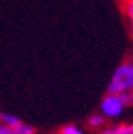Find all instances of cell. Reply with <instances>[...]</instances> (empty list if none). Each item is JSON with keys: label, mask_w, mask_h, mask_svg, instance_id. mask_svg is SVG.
Returning a JSON list of instances; mask_svg holds the SVG:
<instances>
[{"label": "cell", "mask_w": 133, "mask_h": 134, "mask_svg": "<svg viewBox=\"0 0 133 134\" xmlns=\"http://www.w3.org/2000/svg\"><path fill=\"white\" fill-rule=\"evenodd\" d=\"M22 123V119L15 115H10V113H0V124L8 126V128H17V126Z\"/></svg>", "instance_id": "cell-4"}, {"label": "cell", "mask_w": 133, "mask_h": 134, "mask_svg": "<svg viewBox=\"0 0 133 134\" xmlns=\"http://www.w3.org/2000/svg\"><path fill=\"white\" fill-rule=\"evenodd\" d=\"M133 92V62H123L117 67L114 75L110 79L107 93H122Z\"/></svg>", "instance_id": "cell-1"}, {"label": "cell", "mask_w": 133, "mask_h": 134, "mask_svg": "<svg viewBox=\"0 0 133 134\" xmlns=\"http://www.w3.org/2000/svg\"><path fill=\"white\" fill-rule=\"evenodd\" d=\"M13 131H15V134H36V131H35V128L33 126H30V124H26V123H20L17 128H13Z\"/></svg>", "instance_id": "cell-6"}, {"label": "cell", "mask_w": 133, "mask_h": 134, "mask_svg": "<svg viewBox=\"0 0 133 134\" xmlns=\"http://www.w3.org/2000/svg\"><path fill=\"white\" fill-rule=\"evenodd\" d=\"M59 134H85V131L81 129V128H77V126H74V124H68V126H64V128L61 129Z\"/></svg>", "instance_id": "cell-7"}, {"label": "cell", "mask_w": 133, "mask_h": 134, "mask_svg": "<svg viewBox=\"0 0 133 134\" xmlns=\"http://www.w3.org/2000/svg\"><path fill=\"white\" fill-rule=\"evenodd\" d=\"M87 123H89L90 128H104L105 126V116L102 115V113L100 115H92Z\"/></svg>", "instance_id": "cell-5"}, {"label": "cell", "mask_w": 133, "mask_h": 134, "mask_svg": "<svg viewBox=\"0 0 133 134\" xmlns=\"http://www.w3.org/2000/svg\"><path fill=\"white\" fill-rule=\"evenodd\" d=\"M125 105L118 93H107L100 103V113L105 118H118L123 113Z\"/></svg>", "instance_id": "cell-2"}, {"label": "cell", "mask_w": 133, "mask_h": 134, "mask_svg": "<svg viewBox=\"0 0 133 134\" xmlns=\"http://www.w3.org/2000/svg\"><path fill=\"white\" fill-rule=\"evenodd\" d=\"M125 12H127V16L130 20V30H131V36H133V0H127Z\"/></svg>", "instance_id": "cell-8"}, {"label": "cell", "mask_w": 133, "mask_h": 134, "mask_svg": "<svg viewBox=\"0 0 133 134\" xmlns=\"http://www.w3.org/2000/svg\"><path fill=\"white\" fill-rule=\"evenodd\" d=\"M100 134H133V124H117L102 128Z\"/></svg>", "instance_id": "cell-3"}, {"label": "cell", "mask_w": 133, "mask_h": 134, "mask_svg": "<svg viewBox=\"0 0 133 134\" xmlns=\"http://www.w3.org/2000/svg\"><path fill=\"white\" fill-rule=\"evenodd\" d=\"M122 98V102L125 105V108H128V106H133V92H122L118 93Z\"/></svg>", "instance_id": "cell-9"}, {"label": "cell", "mask_w": 133, "mask_h": 134, "mask_svg": "<svg viewBox=\"0 0 133 134\" xmlns=\"http://www.w3.org/2000/svg\"><path fill=\"white\" fill-rule=\"evenodd\" d=\"M131 62H133V57H131Z\"/></svg>", "instance_id": "cell-11"}, {"label": "cell", "mask_w": 133, "mask_h": 134, "mask_svg": "<svg viewBox=\"0 0 133 134\" xmlns=\"http://www.w3.org/2000/svg\"><path fill=\"white\" fill-rule=\"evenodd\" d=\"M0 134H15V131H13L12 128H8V126L0 124Z\"/></svg>", "instance_id": "cell-10"}]
</instances>
